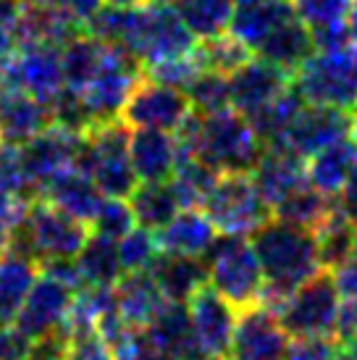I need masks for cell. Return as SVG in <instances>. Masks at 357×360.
<instances>
[{
    "instance_id": "cell-4",
    "label": "cell",
    "mask_w": 357,
    "mask_h": 360,
    "mask_svg": "<svg viewBox=\"0 0 357 360\" xmlns=\"http://www.w3.org/2000/svg\"><path fill=\"white\" fill-rule=\"evenodd\" d=\"M294 87L310 105L352 110L357 105V40L313 51L294 71Z\"/></svg>"
},
{
    "instance_id": "cell-51",
    "label": "cell",
    "mask_w": 357,
    "mask_h": 360,
    "mask_svg": "<svg viewBox=\"0 0 357 360\" xmlns=\"http://www.w3.org/2000/svg\"><path fill=\"white\" fill-rule=\"evenodd\" d=\"M24 8H27V0H0V21L8 24L11 30H16L19 19L24 16Z\"/></svg>"
},
{
    "instance_id": "cell-1",
    "label": "cell",
    "mask_w": 357,
    "mask_h": 360,
    "mask_svg": "<svg viewBox=\"0 0 357 360\" xmlns=\"http://www.w3.org/2000/svg\"><path fill=\"white\" fill-rule=\"evenodd\" d=\"M249 242L255 248V255L266 276L263 308H268L271 313H276L278 305L299 284H305L310 276H316L323 269L316 231L294 226L276 216H271L258 231H252Z\"/></svg>"
},
{
    "instance_id": "cell-7",
    "label": "cell",
    "mask_w": 357,
    "mask_h": 360,
    "mask_svg": "<svg viewBox=\"0 0 357 360\" xmlns=\"http://www.w3.org/2000/svg\"><path fill=\"white\" fill-rule=\"evenodd\" d=\"M342 295L334 281V274L320 269L305 284L289 295L276 308L278 326L287 331L289 340H305V337H331L337 334V319Z\"/></svg>"
},
{
    "instance_id": "cell-31",
    "label": "cell",
    "mask_w": 357,
    "mask_h": 360,
    "mask_svg": "<svg viewBox=\"0 0 357 360\" xmlns=\"http://www.w3.org/2000/svg\"><path fill=\"white\" fill-rule=\"evenodd\" d=\"M337 213V198H328L323 192H318L310 181L287 195L284 200L273 208V216L281 221H289L294 226L318 231L331 216Z\"/></svg>"
},
{
    "instance_id": "cell-27",
    "label": "cell",
    "mask_w": 357,
    "mask_h": 360,
    "mask_svg": "<svg viewBox=\"0 0 357 360\" xmlns=\"http://www.w3.org/2000/svg\"><path fill=\"white\" fill-rule=\"evenodd\" d=\"M313 51H316L313 34H310V30L305 27V21L297 16V19L287 21V24H281L278 30L271 32L266 40L258 45L255 56L271 60L273 66L289 71V74L294 77V71L313 56Z\"/></svg>"
},
{
    "instance_id": "cell-15",
    "label": "cell",
    "mask_w": 357,
    "mask_h": 360,
    "mask_svg": "<svg viewBox=\"0 0 357 360\" xmlns=\"http://www.w3.org/2000/svg\"><path fill=\"white\" fill-rule=\"evenodd\" d=\"M74 295H77V290H71L69 284H63V281L53 279V276L40 271L30 297L24 300L13 323L32 342L42 340V337H48V334H53V331H58L63 326V321H66L71 310V302H74Z\"/></svg>"
},
{
    "instance_id": "cell-33",
    "label": "cell",
    "mask_w": 357,
    "mask_h": 360,
    "mask_svg": "<svg viewBox=\"0 0 357 360\" xmlns=\"http://www.w3.org/2000/svg\"><path fill=\"white\" fill-rule=\"evenodd\" d=\"M176 6L178 16L184 19L189 32L197 40H208V37H219L228 32L237 3L234 0H171Z\"/></svg>"
},
{
    "instance_id": "cell-8",
    "label": "cell",
    "mask_w": 357,
    "mask_h": 360,
    "mask_svg": "<svg viewBox=\"0 0 357 360\" xmlns=\"http://www.w3.org/2000/svg\"><path fill=\"white\" fill-rule=\"evenodd\" d=\"M202 213L213 221L219 234L252 237L266 224L273 210L263 200L252 174H221L208 200L202 202Z\"/></svg>"
},
{
    "instance_id": "cell-57",
    "label": "cell",
    "mask_w": 357,
    "mask_h": 360,
    "mask_svg": "<svg viewBox=\"0 0 357 360\" xmlns=\"http://www.w3.org/2000/svg\"><path fill=\"white\" fill-rule=\"evenodd\" d=\"M237 6H249V3H260V0H234Z\"/></svg>"
},
{
    "instance_id": "cell-9",
    "label": "cell",
    "mask_w": 357,
    "mask_h": 360,
    "mask_svg": "<svg viewBox=\"0 0 357 360\" xmlns=\"http://www.w3.org/2000/svg\"><path fill=\"white\" fill-rule=\"evenodd\" d=\"M142 77H145V66L131 53L116 48V45H108V53H105L95 79L79 92L89 116H92V124L121 119V110L129 101L134 84Z\"/></svg>"
},
{
    "instance_id": "cell-25",
    "label": "cell",
    "mask_w": 357,
    "mask_h": 360,
    "mask_svg": "<svg viewBox=\"0 0 357 360\" xmlns=\"http://www.w3.org/2000/svg\"><path fill=\"white\" fill-rule=\"evenodd\" d=\"M150 274L155 276L158 287L163 290L166 300L189 302L205 284H208V266L202 258L192 255H169L160 252L152 263Z\"/></svg>"
},
{
    "instance_id": "cell-5",
    "label": "cell",
    "mask_w": 357,
    "mask_h": 360,
    "mask_svg": "<svg viewBox=\"0 0 357 360\" xmlns=\"http://www.w3.org/2000/svg\"><path fill=\"white\" fill-rule=\"evenodd\" d=\"M89 240V224L56 208L45 198H34L30 213L21 224L8 250H19L37 263L60 258H77Z\"/></svg>"
},
{
    "instance_id": "cell-53",
    "label": "cell",
    "mask_w": 357,
    "mask_h": 360,
    "mask_svg": "<svg viewBox=\"0 0 357 360\" xmlns=\"http://www.w3.org/2000/svg\"><path fill=\"white\" fill-rule=\"evenodd\" d=\"M110 6H121V8H137V6H145V3H152V0H105Z\"/></svg>"
},
{
    "instance_id": "cell-3",
    "label": "cell",
    "mask_w": 357,
    "mask_h": 360,
    "mask_svg": "<svg viewBox=\"0 0 357 360\" xmlns=\"http://www.w3.org/2000/svg\"><path fill=\"white\" fill-rule=\"evenodd\" d=\"M202 260L208 266V284L237 313L263 305L266 276L247 237L219 234Z\"/></svg>"
},
{
    "instance_id": "cell-43",
    "label": "cell",
    "mask_w": 357,
    "mask_h": 360,
    "mask_svg": "<svg viewBox=\"0 0 357 360\" xmlns=\"http://www.w3.org/2000/svg\"><path fill=\"white\" fill-rule=\"evenodd\" d=\"M8 195H24V198H37V192L30 187V179L24 174L21 150L16 145L0 140V198Z\"/></svg>"
},
{
    "instance_id": "cell-19",
    "label": "cell",
    "mask_w": 357,
    "mask_h": 360,
    "mask_svg": "<svg viewBox=\"0 0 357 360\" xmlns=\"http://www.w3.org/2000/svg\"><path fill=\"white\" fill-rule=\"evenodd\" d=\"M53 124L50 105L32 98L30 92L0 82V140L21 148Z\"/></svg>"
},
{
    "instance_id": "cell-42",
    "label": "cell",
    "mask_w": 357,
    "mask_h": 360,
    "mask_svg": "<svg viewBox=\"0 0 357 360\" xmlns=\"http://www.w3.org/2000/svg\"><path fill=\"white\" fill-rule=\"evenodd\" d=\"M200 71H205V66L200 63L197 53L192 51L187 56H178V58L171 60H160L155 66H148L145 69V77L160 82V84H169V87H176V90H184L197 79Z\"/></svg>"
},
{
    "instance_id": "cell-18",
    "label": "cell",
    "mask_w": 357,
    "mask_h": 360,
    "mask_svg": "<svg viewBox=\"0 0 357 360\" xmlns=\"http://www.w3.org/2000/svg\"><path fill=\"white\" fill-rule=\"evenodd\" d=\"M308 160L299 158L297 153H292L284 145H266L260 153L255 169L249 171L252 179L258 184L263 200L271 205V210L287 195L302 187L308 181V171H305Z\"/></svg>"
},
{
    "instance_id": "cell-29",
    "label": "cell",
    "mask_w": 357,
    "mask_h": 360,
    "mask_svg": "<svg viewBox=\"0 0 357 360\" xmlns=\"http://www.w3.org/2000/svg\"><path fill=\"white\" fill-rule=\"evenodd\" d=\"M108 53V42L100 37L82 32L74 40H69L60 48V63H63V79L66 87L74 92H82L89 82L95 79V74L103 66V58Z\"/></svg>"
},
{
    "instance_id": "cell-13",
    "label": "cell",
    "mask_w": 357,
    "mask_h": 360,
    "mask_svg": "<svg viewBox=\"0 0 357 360\" xmlns=\"http://www.w3.org/2000/svg\"><path fill=\"white\" fill-rule=\"evenodd\" d=\"M195 342L208 360H228L237 331V310L231 308L210 284L187 302Z\"/></svg>"
},
{
    "instance_id": "cell-2",
    "label": "cell",
    "mask_w": 357,
    "mask_h": 360,
    "mask_svg": "<svg viewBox=\"0 0 357 360\" xmlns=\"http://www.w3.org/2000/svg\"><path fill=\"white\" fill-rule=\"evenodd\" d=\"M174 134L181 158L205 160L219 174H249L266 148L247 116L234 108L208 116L192 110Z\"/></svg>"
},
{
    "instance_id": "cell-45",
    "label": "cell",
    "mask_w": 357,
    "mask_h": 360,
    "mask_svg": "<svg viewBox=\"0 0 357 360\" xmlns=\"http://www.w3.org/2000/svg\"><path fill=\"white\" fill-rule=\"evenodd\" d=\"M32 198L24 195H8V198H0V255L8 250L13 234L19 229L27 213H30Z\"/></svg>"
},
{
    "instance_id": "cell-16",
    "label": "cell",
    "mask_w": 357,
    "mask_h": 360,
    "mask_svg": "<svg viewBox=\"0 0 357 360\" xmlns=\"http://www.w3.org/2000/svg\"><path fill=\"white\" fill-rule=\"evenodd\" d=\"M294 77L289 71L273 66L271 60L249 58L245 66H239L234 74H228V92H231V108L252 116L255 110L266 108L268 103H273L278 95L292 87Z\"/></svg>"
},
{
    "instance_id": "cell-54",
    "label": "cell",
    "mask_w": 357,
    "mask_h": 360,
    "mask_svg": "<svg viewBox=\"0 0 357 360\" xmlns=\"http://www.w3.org/2000/svg\"><path fill=\"white\" fill-rule=\"evenodd\" d=\"M349 30H352V34H355L357 40V0H352V6H349Z\"/></svg>"
},
{
    "instance_id": "cell-47",
    "label": "cell",
    "mask_w": 357,
    "mask_h": 360,
    "mask_svg": "<svg viewBox=\"0 0 357 360\" xmlns=\"http://www.w3.org/2000/svg\"><path fill=\"white\" fill-rule=\"evenodd\" d=\"M32 345L16 323H0V360H30Z\"/></svg>"
},
{
    "instance_id": "cell-6",
    "label": "cell",
    "mask_w": 357,
    "mask_h": 360,
    "mask_svg": "<svg viewBox=\"0 0 357 360\" xmlns=\"http://www.w3.org/2000/svg\"><path fill=\"white\" fill-rule=\"evenodd\" d=\"M131 131L121 119L95 124L84 131V148L79 155V166L95 179L105 198L126 200L137 190V171L129 155Z\"/></svg>"
},
{
    "instance_id": "cell-14",
    "label": "cell",
    "mask_w": 357,
    "mask_h": 360,
    "mask_svg": "<svg viewBox=\"0 0 357 360\" xmlns=\"http://www.w3.org/2000/svg\"><path fill=\"white\" fill-rule=\"evenodd\" d=\"M349 137V113L347 110L326 108V105H310L305 103L294 121L289 124L284 137L276 145H284L299 158H313L323 148Z\"/></svg>"
},
{
    "instance_id": "cell-28",
    "label": "cell",
    "mask_w": 357,
    "mask_h": 360,
    "mask_svg": "<svg viewBox=\"0 0 357 360\" xmlns=\"http://www.w3.org/2000/svg\"><path fill=\"white\" fill-rule=\"evenodd\" d=\"M357 166V142L352 137L334 142L308 158L305 171H308V181L318 192H323L328 198H337L344 181L349 179L352 169Z\"/></svg>"
},
{
    "instance_id": "cell-12",
    "label": "cell",
    "mask_w": 357,
    "mask_h": 360,
    "mask_svg": "<svg viewBox=\"0 0 357 360\" xmlns=\"http://www.w3.org/2000/svg\"><path fill=\"white\" fill-rule=\"evenodd\" d=\"M84 148V134L74 129H66L60 124H50L48 129H42L37 137L24 142L21 150V163L24 174L30 179V187L37 192L45 187L56 174H60L69 166H79V155Z\"/></svg>"
},
{
    "instance_id": "cell-38",
    "label": "cell",
    "mask_w": 357,
    "mask_h": 360,
    "mask_svg": "<svg viewBox=\"0 0 357 360\" xmlns=\"http://www.w3.org/2000/svg\"><path fill=\"white\" fill-rule=\"evenodd\" d=\"M187 98L192 103V110L202 116L219 113V110L231 108V92H228V77L219 71H200L197 79L187 87Z\"/></svg>"
},
{
    "instance_id": "cell-30",
    "label": "cell",
    "mask_w": 357,
    "mask_h": 360,
    "mask_svg": "<svg viewBox=\"0 0 357 360\" xmlns=\"http://www.w3.org/2000/svg\"><path fill=\"white\" fill-rule=\"evenodd\" d=\"M129 205L134 210L137 226H145L150 231H158L176 216L178 205L176 190L169 181H139L137 190L129 195Z\"/></svg>"
},
{
    "instance_id": "cell-39",
    "label": "cell",
    "mask_w": 357,
    "mask_h": 360,
    "mask_svg": "<svg viewBox=\"0 0 357 360\" xmlns=\"http://www.w3.org/2000/svg\"><path fill=\"white\" fill-rule=\"evenodd\" d=\"M160 255V245L155 231L145 229V226H134V229L119 240V258L124 266V274L129 271H150L152 263Z\"/></svg>"
},
{
    "instance_id": "cell-10",
    "label": "cell",
    "mask_w": 357,
    "mask_h": 360,
    "mask_svg": "<svg viewBox=\"0 0 357 360\" xmlns=\"http://www.w3.org/2000/svg\"><path fill=\"white\" fill-rule=\"evenodd\" d=\"M0 82L30 92L32 98L50 105L66 90L60 48L50 42H24L0 69Z\"/></svg>"
},
{
    "instance_id": "cell-24",
    "label": "cell",
    "mask_w": 357,
    "mask_h": 360,
    "mask_svg": "<svg viewBox=\"0 0 357 360\" xmlns=\"http://www.w3.org/2000/svg\"><path fill=\"white\" fill-rule=\"evenodd\" d=\"M292 19H297L294 0H260V3H249V6H237L228 32L255 53L271 32Z\"/></svg>"
},
{
    "instance_id": "cell-11",
    "label": "cell",
    "mask_w": 357,
    "mask_h": 360,
    "mask_svg": "<svg viewBox=\"0 0 357 360\" xmlns=\"http://www.w3.org/2000/svg\"><path fill=\"white\" fill-rule=\"evenodd\" d=\"M189 113H192V103L187 92L142 77L121 110V121L129 129H158L174 134L187 121Z\"/></svg>"
},
{
    "instance_id": "cell-52",
    "label": "cell",
    "mask_w": 357,
    "mask_h": 360,
    "mask_svg": "<svg viewBox=\"0 0 357 360\" xmlns=\"http://www.w3.org/2000/svg\"><path fill=\"white\" fill-rule=\"evenodd\" d=\"M16 48H19V42H16L13 30H11L8 24H3V21H0V69L8 63L11 56L16 53Z\"/></svg>"
},
{
    "instance_id": "cell-36",
    "label": "cell",
    "mask_w": 357,
    "mask_h": 360,
    "mask_svg": "<svg viewBox=\"0 0 357 360\" xmlns=\"http://www.w3.org/2000/svg\"><path fill=\"white\" fill-rule=\"evenodd\" d=\"M219 171L208 166L200 158H181L176 171L171 176V184L176 190L178 205L181 208H202V202L208 200L210 190L219 181Z\"/></svg>"
},
{
    "instance_id": "cell-22",
    "label": "cell",
    "mask_w": 357,
    "mask_h": 360,
    "mask_svg": "<svg viewBox=\"0 0 357 360\" xmlns=\"http://www.w3.org/2000/svg\"><path fill=\"white\" fill-rule=\"evenodd\" d=\"M116 308L126 326L148 329L166 305V295L150 271H129L116 281Z\"/></svg>"
},
{
    "instance_id": "cell-20",
    "label": "cell",
    "mask_w": 357,
    "mask_h": 360,
    "mask_svg": "<svg viewBox=\"0 0 357 360\" xmlns=\"http://www.w3.org/2000/svg\"><path fill=\"white\" fill-rule=\"evenodd\" d=\"M40 198H45L56 208L66 210V213H71L74 219L84 221V224L95 219L98 208L105 200V195L100 192L95 179L82 166H69L60 174H56L50 181H45V187L40 190Z\"/></svg>"
},
{
    "instance_id": "cell-50",
    "label": "cell",
    "mask_w": 357,
    "mask_h": 360,
    "mask_svg": "<svg viewBox=\"0 0 357 360\" xmlns=\"http://www.w3.org/2000/svg\"><path fill=\"white\" fill-rule=\"evenodd\" d=\"M337 205L352 224H357V166L352 169L349 179L344 181L342 192L337 195Z\"/></svg>"
},
{
    "instance_id": "cell-23",
    "label": "cell",
    "mask_w": 357,
    "mask_h": 360,
    "mask_svg": "<svg viewBox=\"0 0 357 360\" xmlns=\"http://www.w3.org/2000/svg\"><path fill=\"white\" fill-rule=\"evenodd\" d=\"M160 252L202 258L219 237V229L200 208H181L174 219L155 231Z\"/></svg>"
},
{
    "instance_id": "cell-40",
    "label": "cell",
    "mask_w": 357,
    "mask_h": 360,
    "mask_svg": "<svg viewBox=\"0 0 357 360\" xmlns=\"http://www.w3.org/2000/svg\"><path fill=\"white\" fill-rule=\"evenodd\" d=\"M134 226H137L134 210H131L129 202L121 200V198H105L103 205L98 208V213H95V219L89 221L92 234H100V237L113 242L124 240Z\"/></svg>"
},
{
    "instance_id": "cell-49",
    "label": "cell",
    "mask_w": 357,
    "mask_h": 360,
    "mask_svg": "<svg viewBox=\"0 0 357 360\" xmlns=\"http://www.w3.org/2000/svg\"><path fill=\"white\" fill-rule=\"evenodd\" d=\"M355 337H357V297H342L334 340H337L339 345H347V342L355 340Z\"/></svg>"
},
{
    "instance_id": "cell-56",
    "label": "cell",
    "mask_w": 357,
    "mask_h": 360,
    "mask_svg": "<svg viewBox=\"0 0 357 360\" xmlns=\"http://www.w3.org/2000/svg\"><path fill=\"white\" fill-rule=\"evenodd\" d=\"M342 347H344V352H347L349 358L357 360V337H355V340H349L347 345H342Z\"/></svg>"
},
{
    "instance_id": "cell-32",
    "label": "cell",
    "mask_w": 357,
    "mask_h": 360,
    "mask_svg": "<svg viewBox=\"0 0 357 360\" xmlns=\"http://www.w3.org/2000/svg\"><path fill=\"white\" fill-rule=\"evenodd\" d=\"M77 266H79L84 287H116V281L124 276L119 242L89 231V240L77 255Z\"/></svg>"
},
{
    "instance_id": "cell-26",
    "label": "cell",
    "mask_w": 357,
    "mask_h": 360,
    "mask_svg": "<svg viewBox=\"0 0 357 360\" xmlns=\"http://www.w3.org/2000/svg\"><path fill=\"white\" fill-rule=\"evenodd\" d=\"M40 276V263L19 250L0 255V323H13Z\"/></svg>"
},
{
    "instance_id": "cell-35",
    "label": "cell",
    "mask_w": 357,
    "mask_h": 360,
    "mask_svg": "<svg viewBox=\"0 0 357 360\" xmlns=\"http://www.w3.org/2000/svg\"><path fill=\"white\" fill-rule=\"evenodd\" d=\"M302 105H305V101H302V95H299L294 82H292V87L284 95H278L276 101L268 103L266 108L255 110L247 119L263 145H276L284 137V131L289 129V124L294 121V116L299 113Z\"/></svg>"
},
{
    "instance_id": "cell-55",
    "label": "cell",
    "mask_w": 357,
    "mask_h": 360,
    "mask_svg": "<svg viewBox=\"0 0 357 360\" xmlns=\"http://www.w3.org/2000/svg\"><path fill=\"white\" fill-rule=\"evenodd\" d=\"M349 137L357 142V105L352 108V116H349Z\"/></svg>"
},
{
    "instance_id": "cell-21",
    "label": "cell",
    "mask_w": 357,
    "mask_h": 360,
    "mask_svg": "<svg viewBox=\"0 0 357 360\" xmlns=\"http://www.w3.org/2000/svg\"><path fill=\"white\" fill-rule=\"evenodd\" d=\"M129 155L139 181H169L181 160L176 134L158 129L131 131Z\"/></svg>"
},
{
    "instance_id": "cell-17",
    "label": "cell",
    "mask_w": 357,
    "mask_h": 360,
    "mask_svg": "<svg viewBox=\"0 0 357 360\" xmlns=\"http://www.w3.org/2000/svg\"><path fill=\"white\" fill-rule=\"evenodd\" d=\"M289 347L287 331L268 308H249L237 316V331L228 360H284Z\"/></svg>"
},
{
    "instance_id": "cell-46",
    "label": "cell",
    "mask_w": 357,
    "mask_h": 360,
    "mask_svg": "<svg viewBox=\"0 0 357 360\" xmlns=\"http://www.w3.org/2000/svg\"><path fill=\"white\" fill-rule=\"evenodd\" d=\"M342 345L331 337H305V340H289L284 360H339Z\"/></svg>"
},
{
    "instance_id": "cell-37",
    "label": "cell",
    "mask_w": 357,
    "mask_h": 360,
    "mask_svg": "<svg viewBox=\"0 0 357 360\" xmlns=\"http://www.w3.org/2000/svg\"><path fill=\"white\" fill-rule=\"evenodd\" d=\"M195 53L205 69L226 74V77L252 58V51L231 32H223L219 37H208V40H197Z\"/></svg>"
},
{
    "instance_id": "cell-34",
    "label": "cell",
    "mask_w": 357,
    "mask_h": 360,
    "mask_svg": "<svg viewBox=\"0 0 357 360\" xmlns=\"http://www.w3.org/2000/svg\"><path fill=\"white\" fill-rule=\"evenodd\" d=\"M318 237V252H320V263L323 269L334 271L342 263H347L349 258L357 255V224L339 210L316 231Z\"/></svg>"
},
{
    "instance_id": "cell-44",
    "label": "cell",
    "mask_w": 357,
    "mask_h": 360,
    "mask_svg": "<svg viewBox=\"0 0 357 360\" xmlns=\"http://www.w3.org/2000/svg\"><path fill=\"white\" fill-rule=\"evenodd\" d=\"M116 360H178L176 355L148 334V329H131L124 340L113 347Z\"/></svg>"
},
{
    "instance_id": "cell-48",
    "label": "cell",
    "mask_w": 357,
    "mask_h": 360,
    "mask_svg": "<svg viewBox=\"0 0 357 360\" xmlns=\"http://www.w3.org/2000/svg\"><path fill=\"white\" fill-rule=\"evenodd\" d=\"M48 6L63 11V13L71 16L77 24L87 27V21L105 6V0H48Z\"/></svg>"
},
{
    "instance_id": "cell-41",
    "label": "cell",
    "mask_w": 357,
    "mask_h": 360,
    "mask_svg": "<svg viewBox=\"0 0 357 360\" xmlns=\"http://www.w3.org/2000/svg\"><path fill=\"white\" fill-rule=\"evenodd\" d=\"M349 6L352 0H294V11L310 32H323L349 24Z\"/></svg>"
}]
</instances>
